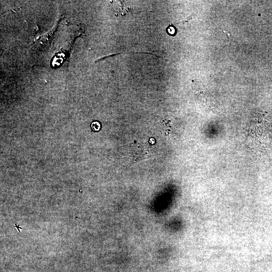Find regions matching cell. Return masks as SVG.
Here are the masks:
<instances>
[{"label": "cell", "mask_w": 272, "mask_h": 272, "mask_svg": "<svg viewBox=\"0 0 272 272\" xmlns=\"http://www.w3.org/2000/svg\"><path fill=\"white\" fill-rule=\"evenodd\" d=\"M167 32L169 35H173L175 33V29L173 26H169L167 29Z\"/></svg>", "instance_id": "6da1fadb"}]
</instances>
